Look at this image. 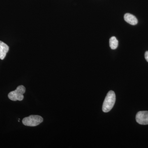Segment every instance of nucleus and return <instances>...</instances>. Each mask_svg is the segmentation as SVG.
I'll list each match as a JSON object with an SVG mask.
<instances>
[{"label":"nucleus","instance_id":"nucleus-1","mask_svg":"<svg viewBox=\"0 0 148 148\" xmlns=\"http://www.w3.org/2000/svg\"><path fill=\"white\" fill-rule=\"evenodd\" d=\"M116 101V95L114 92L110 90L108 92L105 98L103 106V110L104 112H110L113 108Z\"/></svg>","mask_w":148,"mask_h":148},{"label":"nucleus","instance_id":"nucleus-3","mask_svg":"<svg viewBox=\"0 0 148 148\" xmlns=\"http://www.w3.org/2000/svg\"><path fill=\"white\" fill-rule=\"evenodd\" d=\"M42 117L39 115H31L24 118L22 120L24 125L29 126H36L42 122Z\"/></svg>","mask_w":148,"mask_h":148},{"label":"nucleus","instance_id":"nucleus-7","mask_svg":"<svg viewBox=\"0 0 148 148\" xmlns=\"http://www.w3.org/2000/svg\"><path fill=\"white\" fill-rule=\"evenodd\" d=\"M110 45L112 49H115L118 47V41L115 37H111L110 40Z\"/></svg>","mask_w":148,"mask_h":148},{"label":"nucleus","instance_id":"nucleus-4","mask_svg":"<svg viewBox=\"0 0 148 148\" xmlns=\"http://www.w3.org/2000/svg\"><path fill=\"white\" fill-rule=\"evenodd\" d=\"M136 121L141 125L148 124V111H140L136 115Z\"/></svg>","mask_w":148,"mask_h":148},{"label":"nucleus","instance_id":"nucleus-5","mask_svg":"<svg viewBox=\"0 0 148 148\" xmlns=\"http://www.w3.org/2000/svg\"><path fill=\"white\" fill-rule=\"evenodd\" d=\"M9 48L4 42L0 41V59L3 60L5 58L7 53L8 52Z\"/></svg>","mask_w":148,"mask_h":148},{"label":"nucleus","instance_id":"nucleus-6","mask_svg":"<svg viewBox=\"0 0 148 148\" xmlns=\"http://www.w3.org/2000/svg\"><path fill=\"white\" fill-rule=\"evenodd\" d=\"M124 18L125 21L131 25H135L138 23V20L137 18L130 14H125L124 15Z\"/></svg>","mask_w":148,"mask_h":148},{"label":"nucleus","instance_id":"nucleus-8","mask_svg":"<svg viewBox=\"0 0 148 148\" xmlns=\"http://www.w3.org/2000/svg\"><path fill=\"white\" fill-rule=\"evenodd\" d=\"M145 58L148 62V51H147L145 53Z\"/></svg>","mask_w":148,"mask_h":148},{"label":"nucleus","instance_id":"nucleus-2","mask_svg":"<svg viewBox=\"0 0 148 148\" xmlns=\"http://www.w3.org/2000/svg\"><path fill=\"white\" fill-rule=\"evenodd\" d=\"M26 91V88L24 86L20 85L17 87L16 90L9 92L8 98L12 101H21L24 99L23 94Z\"/></svg>","mask_w":148,"mask_h":148}]
</instances>
